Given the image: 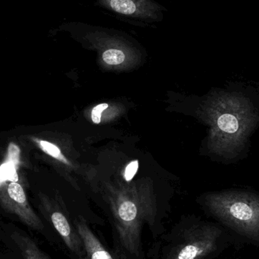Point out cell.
Wrapping results in <instances>:
<instances>
[{"instance_id":"cell-10","label":"cell","mask_w":259,"mask_h":259,"mask_svg":"<svg viewBox=\"0 0 259 259\" xmlns=\"http://www.w3.org/2000/svg\"><path fill=\"white\" fill-rule=\"evenodd\" d=\"M36 142H37L39 148L46 153L48 154L49 155L53 157V158H56V159L59 160V161L67 162L66 160L62 155L60 149L56 145L53 144L50 142L45 141V140H36Z\"/></svg>"},{"instance_id":"cell-14","label":"cell","mask_w":259,"mask_h":259,"mask_svg":"<svg viewBox=\"0 0 259 259\" xmlns=\"http://www.w3.org/2000/svg\"><path fill=\"white\" fill-rule=\"evenodd\" d=\"M237 259H240V258H237Z\"/></svg>"},{"instance_id":"cell-8","label":"cell","mask_w":259,"mask_h":259,"mask_svg":"<svg viewBox=\"0 0 259 259\" xmlns=\"http://www.w3.org/2000/svg\"><path fill=\"white\" fill-rule=\"evenodd\" d=\"M12 237L19 247L24 259H50L31 239L24 234L15 233Z\"/></svg>"},{"instance_id":"cell-11","label":"cell","mask_w":259,"mask_h":259,"mask_svg":"<svg viewBox=\"0 0 259 259\" xmlns=\"http://www.w3.org/2000/svg\"><path fill=\"white\" fill-rule=\"evenodd\" d=\"M15 163L12 161L2 165L0 167V182H3L5 179L12 180V182L18 181V177L15 171Z\"/></svg>"},{"instance_id":"cell-7","label":"cell","mask_w":259,"mask_h":259,"mask_svg":"<svg viewBox=\"0 0 259 259\" xmlns=\"http://www.w3.org/2000/svg\"><path fill=\"white\" fill-rule=\"evenodd\" d=\"M75 228L83 243L85 259H114L86 222L78 221Z\"/></svg>"},{"instance_id":"cell-3","label":"cell","mask_w":259,"mask_h":259,"mask_svg":"<svg viewBox=\"0 0 259 259\" xmlns=\"http://www.w3.org/2000/svg\"><path fill=\"white\" fill-rule=\"evenodd\" d=\"M175 247L171 259H218L232 248L240 249L237 240L222 225L198 222L187 227Z\"/></svg>"},{"instance_id":"cell-4","label":"cell","mask_w":259,"mask_h":259,"mask_svg":"<svg viewBox=\"0 0 259 259\" xmlns=\"http://www.w3.org/2000/svg\"><path fill=\"white\" fill-rule=\"evenodd\" d=\"M0 201L6 210L16 214L27 226L37 231L44 227L40 219L30 208L24 189L18 183L12 182L0 190Z\"/></svg>"},{"instance_id":"cell-5","label":"cell","mask_w":259,"mask_h":259,"mask_svg":"<svg viewBox=\"0 0 259 259\" xmlns=\"http://www.w3.org/2000/svg\"><path fill=\"white\" fill-rule=\"evenodd\" d=\"M103 6L123 16L155 19L159 7L152 0H99Z\"/></svg>"},{"instance_id":"cell-13","label":"cell","mask_w":259,"mask_h":259,"mask_svg":"<svg viewBox=\"0 0 259 259\" xmlns=\"http://www.w3.org/2000/svg\"><path fill=\"white\" fill-rule=\"evenodd\" d=\"M139 163L138 161H133L126 167L125 171H124V178L126 181H130L134 178L138 170Z\"/></svg>"},{"instance_id":"cell-9","label":"cell","mask_w":259,"mask_h":259,"mask_svg":"<svg viewBox=\"0 0 259 259\" xmlns=\"http://www.w3.org/2000/svg\"><path fill=\"white\" fill-rule=\"evenodd\" d=\"M102 59L105 63L109 65H118L125 61V53L118 48H109L105 50L102 55Z\"/></svg>"},{"instance_id":"cell-12","label":"cell","mask_w":259,"mask_h":259,"mask_svg":"<svg viewBox=\"0 0 259 259\" xmlns=\"http://www.w3.org/2000/svg\"><path fill=\"white\" fill-rule=\"evenodd\" d=\"M108 106H109V105L106 104V103H103V104L98 105V106L94 108L91 118H92V121H94V124H98L101 122L102 114L107 109Z\"/></svg>"},{"instance_id":"cell-2","label":"cell","mask_w":259,"mask_h":259,"mask_svg":"<svg viewBox=\"0 0 259 259\" xmlns=\"http://www.w3.org/2000/svg\"><path fill=\"white\" fill-rule=\"evenodd\" d=\"M205 204L211 217L234 237L240 247L259 249V194L227 190L207 196Z\"/></svg>"},{"instance_id":"cell-1","label":"cell","mask_w":259,"mask_h":259,"mask_svg":"<svg viewBox=\"0 0 259 259\" xmlns=\"http://www.w3.org/2000/svg\"><path fill=\"white\" fill-rule=\"evenodd\" d=\"M211 112L214 149L228 158L236 156L258 123L253 106L243 95L226 93L219 96Z\"/></svg>"},{"instance_id":"cell-6","label":"cell","mask_w":259,"mask_h":259,"mask_svg":"<svg viewBox=\"0 0 259 259\" xmlns=\"http://www.w3.org/2000/svg\"><path fill=\"white\" fill-rule=\"evenodd\" d=\"M51 221L71 253L75 255L77 259H85L81 239L76 228L71 226L67 218L60 211H54L52 213Z\"/></svg>"}]
</instances>
